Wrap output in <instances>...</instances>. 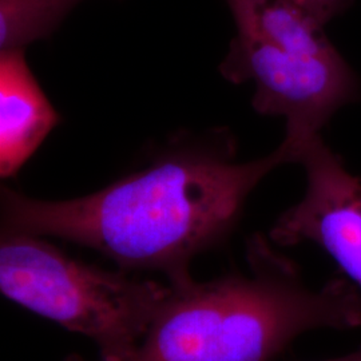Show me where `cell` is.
<instances>
[{
	"label": "cell",
	"mask_w": 361,
	"mask_h": 361,
	"mask_svg": "<svg viewBox=\"0 0 361 361\" xmlns=\"http://www.w3.org/2000/svg\"><path fill=\"white\" fill-rule=\"evenodd\" d=\"M234 154L229 135L178 145L102 190L65 201L1 188V233L62 238L122 271H158L173 289H186L195 283L193 258L229 237L247 197L273 169L293 164L283 143L249 162Z\"/></svg>",
	"instance_id": "obj_1"
},
{
	"label": "cell",
	"mask_w": 361,
	"mask_h": 361,
	"mask_svg": "<svg viewBox=\"0 0 361 361\" xmlns=\"http://www.w3.org/2000/svg\"><path fill=\"white\" fill-rule=\"evenodd\" d=\"M246 261L244 274L173 289L125 361H271L305 332L361 326L360 290L348 280L308 286L262 234L246 243Z\"/></svg>",
	"instance_id": "obj_2"
},
{
	"label": "cell",
	"mask_w": 361,
	"mask_h": 361,
	"mask_svg": "<svg viewBox=\"0 0 361 361\" xmlns=\"http://www.w3.org/2000/svg\"><path fill=\"white\" fill-rule=\"evenodd\" d=\"M0 290L16 305L94 341L98 361L129 359L173 295L169 284L79 261L22 233H1Z\"/></svg>",
	"instance_id": "obj_3"
},
{
	"label": "cell",
	"mask_w": 361,
	"mask_h": 361,
	"mask_svg": "<svg viewBox=\"0 0 361 361\" xmlns=\"http://www.w3.org/2000/svg\"><path fill=\"white\" fill-rule=\"evenodd\" d=\"M219 73L232 83L253 82L255 110L284 118L283 145L293 164L334 114L360 95L359 78L337 50L324 55L298 54L240 34L231 42Z\"/></svg>",
	"instance_id": "obj_4"
},
{
	"label": "cell",
	"mask_w": 361,
	"mask_h": 361,
	"mask_svg": "<svg viewBox=\"0 0 361 361\" xmlns=\"http://www.w3.org/2000/svg\"><path fill=\"white\" fill-rule=\"evenodd\" d=\"M297 164L305 169V194L277 219L271 243L322 247L361 290L360 178L349 173L322 135L302 147Z\"/></svg>",
	"instance_id": "obj_5"
},
{
	"label": "cell",
	"mask_w": 361,
	"mask_h": 361,
	"mask_svg": "<svg viewBox=\"0 0 361 361\" xmlns=\"http://www.w3.org/2000/svg\"><path fill=\"white\" fill-rule=\"evenodd\" d=\"M61 116L27 65L25 49L0 54V176L19 173Z\"/></svg>",
	"instance_id": "obj_6"
},
{
	"label": "cell",
	"mask_w": 361,
	"mask_h": 361,
	"mask_svg": "<svg viewBox=\"0 0 361 361\" xmlns=\"http://www.w3.org/2000/svg\"><path fill=\"white\" fill-rule=\"evenodd\" d=\"M237 34L286 51L324 55L336 51L324 26L290 0H226Z\"/></svg>",
	"instance_id": "obj_7"
},
{
	"label": "cell",
	"mask_w": 361,
	"mask_h": 361,
	"mask_svg": "<svg viewBox=\"0 0 361 361\" xmlns=\"http://www.w3.org/2000/svg\"><path fill=\"white\" fill-rule=\"evenodd\" d=\"M83 0H0L1 50L47 38Z\"/></svg>",
	"instance_id": "obj_8"
},
{
	"label": "cell",
	"mask_w": 361,
	"mask_h": 361,
	"mask_svg": "<svg viewBox=\"0 0 361 361\" xmlns=\"http://www.w3.org/2000/svg\"><path fill=\"white\" fill-rule=\"evenodd\" d=\"M323 26L345 11L350 0H290Z\"/></svg>",
	"instance_id": "obj_9"
},
{
	"label": "cell",
	"mask_w": 361,
	"mask_h": 361,
	"mask_svg": "<svg viewBox=\"0 0 361 361\" xmlns=\"http://www.w3.org/2000/svg\"><path fill=\"white\" fill-rule=\"evenodd\" d=\"M324 361H361V347L357 349V350H355V352H352V353H348V355H345V356Z\"/></svg>",
	"instance_id": "obj_10"
}]
</instances>
